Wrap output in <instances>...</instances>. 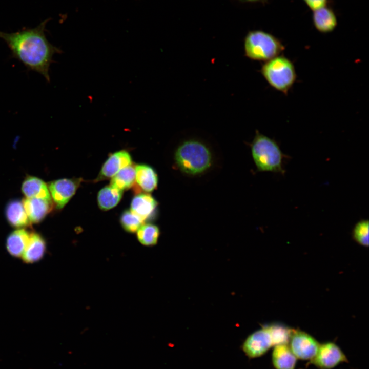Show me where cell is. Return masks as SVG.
<instances>
[{
    "label": "cell",
    "mask_w": 369,
    "mask_h": 369,
    "mask_svg": "<svg viewBox=\"0 0 369 369\" xmlns=\"http://www.w3.org/2000/svg\"><path fill=\"white\" fill-rule=\"evenodd\" d=\"M48 19L33 28H23L15 32L0 31V38L7 44L13 57L21 62L29 70L42 75L50 81L49 69L53 58L62 51L51 44L45 34Z\"/></svg>",
    "instance_id": "cell-1"
},
{
    "label": "cell",
    "mask_w": 369,
    "mask_h": 369,
    "mask_svg": "<svg viewBox=\"0 0 369 369\" xmlns=\"http://www.w3.org/2000/svg\"><path fill=\"white\" fill-rule=\"evenodd\" d=\"M250 146L252 156L258 171L282 175L285 173L284 163L289 157L283 153L275 140L256 130Z\"/></svg>",
    "instance_id": "cell-2"
},
{
    "label": "cell",
    "mask_w": 369,
    "mask_h": 369,
    "mask_svg": "<svg viewBox=\"0 0 369 369\" xmlns=\"http://www.w3.org/2000/svg\"><path fill=\"white\" fill-rule=\"evenodd\" d=\"M174 158L181 171L192 175L206 171L212 162L209 148L197 140H186L180 145L175 151Z\"/></svg>",
    "instance_id": "cell-3"
},
{
    "label": "cell",
    "mask_w": 369,
    "mask_h": 369,
    "mask_svg": "<svg viewBox=\"0 0 369 369\" xmlns=\"http://www.w3.org/2000/svg\"><path fill=\"white\" fill-rule=\"evenodd\" d=\"M284 49L278 38L262 30L250 31L244 40L245 55L254 60L265 62L279 55Z\"/></svg>",
    "instance_id": "cell-4"
},
{
    "label": "cell",
    "mask_w": 369,
    "mask_h": 369,
    "mask_svg": "<svg viewBox=\"0 0 369 369\" xmlns=\"http://www.w3.org/2000/svg\"><path fill=\"white\" fill-rule=\"evenodd\" d=\"M260 71L272 88L285 95L288 94L297 79L293 63L282 55L265 61Z\"/></svg>",
    "instance_id": "cell-5"
},
{
    "label": "cell",
    "mask_w": 369,
    "mask_h": 369,
    "mask_svg": "<svg viewBox=\"0 0 369 369\" xmlns=\"http://www.w3.org/2000/svg\"><path fill=\"white\" fill-rule=\"evenodd\" d=\"M81 178H62L51 181L47 184L56 209H62L76 193Z\"/></svg>",
    "instance_id": "cell-6"
},
{
    "label": "cell",
    "mask_w": 369,
    "mask_h": 369,
    "mask_svg": "<svg viewBox=\"0 0 369 369\" xmlns=\"http://www.w3.org/2000/svg\"><path fill=\"white\" fill-rule=\"evenodd\" d=\"M310 362L319 369H332L341 363L348 362V359L337 344L327 342L320 343L316 355Z\"/></svg>",
    "instance_id": "cell-7"
},
{
    "label": "cell",
    "mask_w": 369,
    "mask_h": 369,
    "mask_svg": "<svg viewBox=\"0 0 369 369\" xmlns=\"http://www.w3.org/2000/svg\"><path fill=\"white\" fill-rule=\"evenodd\" d=\"M288 345L297 359L310 360L316 355L320 343L306 332L293 330Z\"/></svg>",
    "instance_id": "cell-8"
},
{
    "label": "cell",
    "mask_w": 369,
    "mask_h": 369,
    "mask_svg": "<svg viewBox=\"0 0 369 369\" xmlns=\"http://www.w3.org/2000/svg\"><path fill=\"white\" fill-rule=\"evenodd\" d=\"M271 336L266 327H263L252 333L242 345V350L250 358L259 357L273 347Z\"/></svg>",
    "instance_id": "cell-9"
},
{
    "label": "cell",
    "mask_w": 369,
    "mask_h": 369,
    "mask_svg": "<svg viewBox=\"0 0 369 369\" xmlns=\"http://www.w3.org/2000/svg\"><path fill=\"white\" fill-rule=\"evenodd\" d=\"M130 154L121 150L111 154L104 163L95 181L111 179L123 168L132 165Z\"/></svg>",
    "instance_id": "cell-10"
},
{
    "label": "cell",
    "mask_w": 369,
    "mask_h": 369,
    "mask_svg": "<svg viewBox=\"0 0 369 369\" xmlns=\"http://www.w3.org/2000/svg\"><path fill=\"white\" fill-rule=\"evenodd\" d=\"M23 206L31 223L42 221L53 209L52 200L39 198H26Z\"/></svg>",
    "instance_id": "cell-11"
},
{
    "label": "cell",
    "mask_w": 369,
    "mask_h": 369,
    "mask_svg": "<svg viewBox=\"0 0 369 369\" xmlns=\"http://www.w3.org/2000/svg\"><path fill=\"white\" fill-rule=\"evenodd\" d=\"M157 206V201L151 194L142 193L132 198L130 210L145 221L153 216Z\"/></svg>",
    "instance_id": "cell-12"
},
{
    "label": "cell",
    "mask_w": 369,
    "mask_h": 369,
    "mask_svg": "<svg viewBox=\"0 0 369 369\" xmlns=\"http://www.w3.org/2000/svg\"><path fill=\"white\" fill-rule=\"evenodd\" d=\"M135 182L145 193L151 192L157 188L158 175L150 166L139 164L135 166Z\"/></svg>",
    "instance_id": "cell-13"
},
{
    "label": "cell",
    "mask_w": 369,
    "mask_h": 369,
    "mask_svg": "<svg viewBox=\"0 0 369 369\" xmlns=\"http://www.w3.org/2000/svg\"><path fill=\"white\" fill-rule=\"evenodd\" d=\"M312 20L315 28L323 33L333 31L337 25V19L334 12L326 6L313 11Z\"/></svg>",
    "instance_id": "cell-14"
},
{
    "label": "cell",
    "mask_w": 369,
    "mask_h": 369,
    "mask_svg": "<svg viewBox=\"0 0 369 369\" xmlns=\"http://www.w3.org/2000/svg\"><path fill=\"white\" fill-rule=\"evenodd\" d=\"M46 248V242L43 237L38 233H31L22 258L26 263L37 262L44 256Z\"/></svg>",
    "instance_id": "cell-15"
},
{
    "label": "cell",
    "mask_w": 369,
    "mask_h": 369,
    "mask_svg": "<svg viewBox=\"0 0 369 369\" xmlns=\"http://www.w3.org/2000/svg\"><path fill=\"white\" fill-rule=\"evenodd\" d=\"M297 360L288 344L274 346L272 361L276 369H295Z\"/></svg>",
    "instance_id": "cell-16"
},
{
    "label": "cell",
    "mask_w": 369,
    "mask_h": 369,
    "mask_svg": "<svg viewBox=\"0 0 369 369\" xmlns=\"http://www.w3.org/2000/svg\"><path fill=\"white\" fill-rule=\"evenodd\" d=\"M22 191L26 198H39L52 200L47 184L41 179L28 176L24 179Z\"/></svg>",
    "instance_id": "cell-17"
},
{
    "label": "cell",
    "mask_w": 369,
    "mask_h": 369,
    "mask_svg": "<svg viewBox=\"0 0 369 369\" xmlns=\"http://www.w3.org/2000/svg\"><path fill=\"white\" fill-rule=\"evenodd\" d=\"M5 214L8 222L13 227L22 228L31 224L22 201L15 199L10 201L6 206Z\"/></svg>",
    "instance_id": "cell-18"
},
{
    "label": "cell",
    "mask_w": 369,
    "mask_h": 369,
    "mask_svg": "<svg viewBox=\"0 0 369 369\" xmlns=\"http://www.w3.org/2000/svg\"><path fill=\"white\" fill-rule=\"evenodd\" d=\"M30 233L24 229H19L10 234L6 240V248L9 253L14 257H22Z\"/></svg>",
    "instance_id": "cell-19"
},
{
    "label": "cell",
    "mask_w": 369,
    "mask_h": 369,
    "mask_svg": "<svg viewBox=\"0 0 369 369\" xmlns=\"http://www.w3.org/2000/svg\"><path fill=\"white\" fill-rule=\"evenodd\" d=\"M123 191L109 184L102 188L97 195L99 208L107 211L116 206L122 198Z\"/></svg>",
    "instance_id": "cell-20"
},
{
    "label": "cell",
    "mask_w": 369,
    "mask_h": 369,
    "mask_svg": "<svg viewBox=\"0 0 369 369\" xmlns=\"http://www.w3.org/2000/svg\"><path fill=\"white\" fill-rule=\"evenodd\" d=\"M135 183V169L132 164L121 169L110 181V184L122 191L130 189Z\"/></svg>",
    "instance_id": "cell-21"
},
{
    "label": "cell",
    "mask_w": 369,
    "mask_h": 369,
    "mask_svg": "<svg viewBox=\"0 0 369 369\" xmlns=\"http://www.w3.org/2000/svg\"><path fill=\"white\" fill-rule=\"evenodd\" d=\"M138 241L145 246L155 245L160 235L158 226L152 223H144L136 231Z\"/></svg>",
    "instance_id": "cell-22"
},
{
    "label": "cell",
    "mask_w": 369,
    "mask_h": 369,
    "mask_svg": "<svg viewBox=\"0 0 369 369\" xmlns=\"http://www.w3.org/2000/svg\"><path fill=\"white\" fill-rule=\"evenodd\" d=\"M265 327L271 336L273 347L289 343L293 329L281 324H272Z\"/></svg>",
    "instance_id": "cell-23"
},
{
    "label": "cell",
    "mask_w": 369,
    "mask_h": 369,
    "mask_svg": "<svg viewBox=\"0 0 369 369\" xmlns=\"http://www.w3.org/2000/svg\"><path fill=\"white\" fill-rule=\"evenodd\" d=\"M145 221L131 210H125L120 215V223L129 233H135Z\"/></svg>",
    "instance_id": "cell-24"
},
{
    "label": "cell",
    "mask_w": 369,
    "mask_h": 369,
    "mask_svg": "<svg viewBox=\"0 0 369 369\" xmlns=\"http://www.w3.org/2000/svg\"><path fill=\"white\" fill-rule=\"evenodd\" d=\"M367 219H362L357 222L353 228V239L359 244L368 246L369 224Z\"/></svg>",
    "instance_id": "cell-25"
},
{
    "label": "cell",
    "mask_w": 369,
    "mask_h": 369,
    "mask_svg": "<svg viewBox=\"0 0 369 369\" xmlns=\"http://www.w3.org/2000/svg\"><path fill=\"white\" fill-rule=\"evenodd\" d=\"M306 5L313 11L326 6L327 0H303Z\"/></svg>",
    "instance_id": "cell-26"
},
{
    "label": "cell",
    "mask_w": 369,
    "mask_h": 369,
    "mask_svg": "<svg viewBox=\"0 0 369 369\" xmlns=\"http://www.w3.org/2000/svg\"><path fill=\"white\" fill-rule=\"evenodd\" d=\"M244 2H258L261 0H240Z\"/></svg>",
    "instance_id": "cell-27"
}]
</instances>
